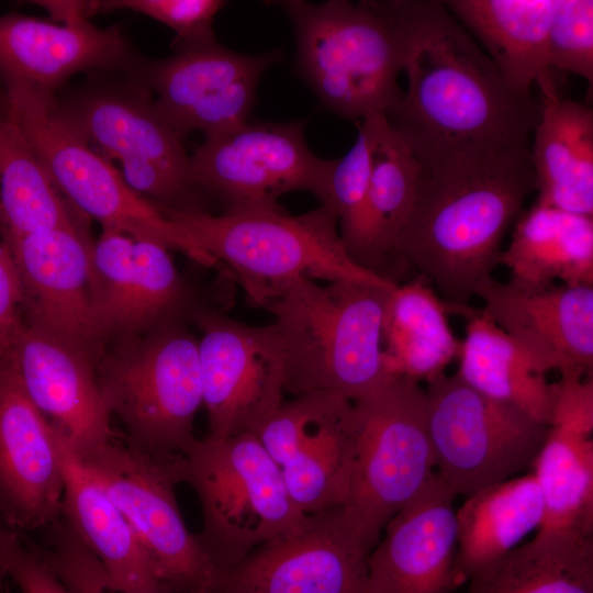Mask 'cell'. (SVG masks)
Segmentation results:
<instances>
[{"instance_id": "6da1fadb", "label": "cell", "mask_w": 593, "mask_h": 593, "mask_svg": "<svg viewBox=\"0 0 593 593\" xmlns=\"http://www.w3.org/2000/svg\"><path fill=\"white\" fill-rule=\"evenodd\" d=\"M537 191L530 144L472 145L421 164L394 257L457 313L501 265L502 244Z\"/></svg>"}, {"instance_id": "7a4b0ae2", "label": "cell", "mask_w": 593, "mask_h": 593, "mask_svg": "<svg viewBox=\"0 0 593 593\" xmlns=\"http://www.w3.org/2000/svg\"><path fill=\"white\" fill-rule=\"evenodd\" d=\"M407 88L384 116L421 164L472 145L529 142L541 102L504 82L438 0H393Z\"/></svg>"}, {"instance_id": "3957f363", "label": "cell", "mask_w": 593, "mask_h": 593, "mask_svg": "<svg viewBox=\"0 0 593 593\" xmlns=\"http://www.w3.org/2000/svg\"><path fill=\"white\" fill-rule=\"evenodd\" d=\"M398 284V283H396ZM298 279L265 309L275 321L284 391H331L351 401L382 385V321L395 286Z\"/></svg>"}, {"instance_id": "277c9868", "label": "cell", "mask_w": 593, "mask_h": 593, "mask_svg": "<svg viewBox=\"0 0 593 593\" xmlns=\"http://www.w3.org/2000/svg\"><path fill=\"white\" fill-rule=\"evenodd\" d=\"M269 3L289 18L296 72L325 109L357 121L391 111L405 51L393 0Z\"/></svg>"}, {"instance_id": "5b68a950", "label": "cell", "mask_w": 593, "mask_h": 593, "mask_svg": "<svg viewBox=\"0 0 593 593\" xmlns=\"http://www.w3.org/2000/svg\"><path fill=\"white\" fill-rule=\"evenodd\" d=\"M192 242L223 262L254 304L264 306L298 279L395 282L358 266L347 254L337 220L318 206L301 215L281 210H174L155 204Z\"/></svg>"}, {"instance_id": "8992f818", "label": "cell", "mask_w": 593, "mask_h": 593, "mask_svg": "<svg viewBox=\"0 0 593 593\" xmlns=\"http://www.w3.org/2000/svg\"><path fill=\"white\" fill-rule=\"evenodd\" d=\"M178 468L180 483L199 500L202 527L195 535L215 572L237 564L305 516L254 433L197 438Z\"/></svg>"}, {"instance_id": "52a82bcc", "label": "cell", "mask_w": 593, "mask_h": 593, "mask_svg": "<svg viewBox=\"0 0 593 593\" xmlns=\"http://www.w3.org/2000/svg\"><path fill=\"white\" fill-rule=\"evenodd\" d=\"M4 116L21 132L79 213L97 220L102 228L178 250L201 266L216 265L182 227L132 189L122 172L90 146L54 96L14 83H4Z\"/></svg>"}, {"instance_id": "ba28073f", "label": "cell", "mask_w": 593, "mask_h": 593, "mask_svg": "<svg viewBox=\"0 0 593 593\" xmlns=\"http://www.w3.org/2000/svg\"><path fill=\"white\" fill-rule=\"evenodd\" d=\"M99 391L124 441L150 456L181 458L197 439L203 405L198 339L175 322L123 339L96 363Z\"/></svg>"}, {"instance_id": "9c48e42d", "label": "cell", "mask_w": 593, "mask_h": 593, "mask_svg": "<svg viewBox=\"0 0 593 593\" xmlns=\"http://www.w3.org/2000/svg\"><path fill=\"white\" fill-rule=\"evenodd\" d=\"M354 461L345 517L370 552L388 522L429 483L435 458L425 390L390 377L354 401Z\"/></svg>"}, {"instance_id": "30bf717a", "label": "cell", "mask_w": 593, "mask_h": 593, "mask_svg": "<svg viewBox=\"0 0 593 593\" xmlns=\"http://www.w3.org/2000/svg\"><path fill=\"white\" fill-rule=\"evenodd\" d=\"M435 472L452 493L469 496L532 468L548 426L491 399L456 373L425 390Z\"/></svg>"}, {"instance_id": "8fae6325", "label": "cell", "mask_w": 593, "mask_h": 593, "mask_svg": "<svg viewBox=\"0 0 593 593\" xmlns=\"http://www.w3.org/2000/svg\"><path fill=\"white\" fill-rule=\"evenodd\" d=\"M77 458L127 519L161 585L170 593H208L215 569L178 506L180 458L150 456L115 438Z\"/></svg>"}, {"instance_id": "7c38bea8", "label": "cell", "mask_w": 593, "mask_h": 593, "mask_svg": "<svg viewBox=\"0 0 593 593\" xmlns=\"http://www.w3.org/2000/svg\"><path fill=\"white\" fill-rule=\"evenodd\" d=\"M332 160L315 156L304 122H254L205 136L190 156L192 187L217 198L225 211L281 210L291 191L321 193Z\"/></svg>"}, {"instance_id": "4fadbf2b", "label": "cell", "mask_w": 593, "mask_h": 593, "mask_svg": "<svg viewBox=\"0 0 593 593\" xmlns=\"http://www.w3.org/2000/svg\"><path fill=\"white\" fill-rule=\"evenodd\" d=\"M61 109L97 153L121 164L136 192L168 209L203 210L190 181V156L146 88L96 92Z\"/></svg>"}, {"instance_id": "5bb4252c", "label": "cell", "mask_w": 593, "mask_h": 593, "mask_svg": "<svg viewBox=\"0 0 593 593\" xmlns=\"http://www.w3.org/2000/svg\"><path fill=\"white\" fill-rule=\"evenodd\" d=\"M254 434L301 513L346 503L354 461V401L331 391L301 393L283 401Z\"/></svg>"}, {"instance_id": "9a60e30c", "label": "cell", "mask_w": 593, "mask_h": 593, "mask_svg": "<svg viewBox=\"0 0 593 593\" xmlns=\"http://www.w3.org/2000/svg\"><path fill=\"white\" fill-rule=\"evenodd\" d=\"M194 321L209 437L255 433L283 403L279 343L270 325L251 326L214 311Z\"/></svg>"}, {"instance_id": "2e32d148", "label": "cell", "mask_w": 593, "mask_h": 593, "mask_svg": "<svg viewBox=\"0 0 593 593\" xmlns=\"http://www.w3.org/2000/svg\"><path fill=\"white\" fill-rule=\"evenodd\" d=\"M369 551L342 506L306 514L237 564L208 593H365Z\"/></svg>"}, {"instance_id": "e0dca14e", "label": "cell", "mask_w": 593, "mask_h": 593, "mask_svg": "<svg viewBox=\"0 0 593 593\" xmlns=\"http://www.w3.org/2000/svg\"><path fill=\"white\" fill-rule=\"evenodd\" d=\"M280 57L279 51L240 54L213 40L175 48L172 56L143 66L142 74L158 112L180 138L193 131L210 136L247 122L261 76Z\"/></svg>"}, {"instance_id": "ac0fdd59", "label": "cell", "mask_w": 593, "mask_h": 593, "mask_svg": "<svg viewBox=\"0 0 593 593\" xmlns=\"http://www.w3.org/2000/svg\"><path fill=\"white\" fill-rule=\"evenodd\" d=\"M63 25L20 13L0 15V79L37 92L54 91L74 75L115 70L132 63L118 26L100 29L88 21L81 1H34Z\"/></svg>"}, {"instance_id": "d6986e66", "label": "cell", "mask_w": 593, "mask_h": 593, "mask_svg": "<svg viewBox=\"0 0 593 593\" xmlns=\"http://www.w3.org/2000/svg\"><path fill=\"white\" fill-rule=\"evenodd\" d=\"M22 290L23 323L60 337L91 357L99 351L92 307V247L82 224L4 244Z\"/></svg>"}, {"instance_id": "ffe728a7", "label": "cell", "mask_w": 593, "mask_h": 593, "mask_svg": "<svg viewBox=\"0 0 593 593\" xmlns=\"http://www.w3.org/2000/svg\"><path fill=\"white\" fill-rule=\"evenodd\" d=\"M64 440L0 358V518L16 532L44 529L60 516Z\"/></svg>"}, {"instance_id": "44dd1931", "label": "cell", "mask_w": 593, "mask_h": 593, "mask_svg": "<svg viewBox=\"0 0 593 593\" xmlns=\"http://www.w3.org/2000/svg\"><path fill=\"white\" fill-rule=\"evenodd\" d=\"M8 358L35 407L76 457L115 438L103 404L96 362L71 343L23 323Z\"/></svg>"}, {"instance_id": "7402d4cb", "label": "cell", "mask_w": 593, "mask_h": 593, "mask_svg": "<svg viewBox=\"0 0 593 593\" xmlns=\"http://www.w3.org/2000/svg\"><path fill=\"white\" fill-rule=\"evenodd\" d=\"M475 296L541 373L592 376L593 287L532 288L491 278Z\"/></svg>"}, {"instance_id": "603a6c76", "label": "cell", "mask_w": 593, "mask_h": 593, "mask_svg": "<svg viewBox=\"0 0 593 593\" xmlns=\"http://www.w3.org/2000/svg\"><path fill=\"white\" fill-rule=\"evenodd\" d=\"M456 495L437 473L385 525L367 560L365 593H452Z\"/></svg>"}, {"instance_id": "cb8c5ba5", "label": "cell", "mask_w": 593, "mask_h": 593, "mask_svg": "<svg viewBox=\"0 0 593 593\" xmlns=\"http://www.w3.org/2000/svg\"><path fill=\"white\" fill-rule=\"evenodd\" d=\"M455 19L490 58L506 86L532 97H559L548 63V30L555 0H449Z\"/></svg>"}, {"instance_id": "d4e9b609", "label": "cell", "mask_w": 593, "mask_h": 593, "mask_svg": "<svg viewBox=\"0 0 593 593\" xmlns=\"http://www.w3.org/2000/svg\"><path fill=\"white\" fill-rule=\"evenodd\" d=\"M419 170L421 163L405 142L383 115H378L366 197L339 231L347 254L358 266L385 278L383 269L394 257L395 240L411 210Z\"/></svg>"}, {"instance_id": "484cf974", "label": "cell", "mask_w": 593, "mask_h": 593, "mask_svg": "<svg viewBox=\"0 0 593 593\" xmlns=\"http://www.w3.org/2000/svg\"><path fill=\"white\" fill-rule=\"evenodd\" d=\"M60 516L115 586L170 593L157 580L135 533L105 486L65 440Z\"/></svg>"}, {"instance_id": "4316f807", "label": "cell", "mask_w": 593, "mask_h": 593, "mask_svg": "<svg viewBox=\"0 0 593 593\" xmlns=\"http://www.w3.org/2000/svg\"><path fill=\"white\" fill-rule=\"evenodd\" d=\"M593 409L558 404L533 465L544 502L538 530L593 536ZM537 530V532H538Z\"/></svg>"}, {"instance_id": "83f0119b", "label": "cell", "mask_w": 593, "mask_h": 593, "mask_svg": "<svg viewBox=\"0 0 593 593\" xmlns=\"http://www.w3.org/2000/svg\"><path fill=\"white\" fill-rule=\"evenodd\" d=\"M530 155L535 204L593 217V111L560 97L541 100Z\"/></svg>"}, {"instance_id": "f1b7e54d", "label": "cell", "mask_w": 593, "mask_h": 593, "mask_svg": "<svg viewBox=\"0 0 593 593\" xmlns=\"http://www.w3.org/2000/svg\"><path fill=\"white\" fill-rule=\"evenodd\" d=\"M544 517L542 496L529 472L466 496L456 508L457 583L469 581L537 532Z\"/></svg>"}, {"instance_id": "f546056e", "label": "cell", "mask_w": 593, "mask_h": 593, "mask_svg": "<svg viewBox=\"0 0 593 593\" xmlns=\"http://www.w3.org/2000/svg\"><path fill=\"white\" fill-rule=\"evenodd\" d=\"M501 265L525 287H593V217L534 203L515 222Z\"/></svg>"}, {"instance_id": "4dcf8cb0", "label": "cell", "mask_w": 593, "mask_h": 593, "mask_svg": "<svg viewBox=\"0 0 593 593\" xmlns=\"http://www.w3.org/2000/svg\"><path fill=\"white\" fill-rule=\"evenodd\" d=\"M457 314L467 324L460 340L456 374L480 393L513 405L549 425L555 383L548 382L525 351L483 309L467 306Z\"/></svg>"}, {"instance_id": "1f68e13d", "label": "cell", "mask_w": 593, "mask_h": 593, "mask_svg": "<svg viewBox=\"0 0 593 593\" xmlns=\"http://www.w3.org/2000/svg\"><path fill=\"white\" fill-rule=\"evenodd\" d=\"M449 307L419 276L389 293L383 321V366L388 376L427 383L458 357L460 340L448 322Z\"/></svg>"}, {"instance_id": "d6a6232c", "label": "cell", "mask_w": 593, "mask_h": 593, "mask_svg": "<svg viewBox=\"0 0 593 593\" xmlns=\"http://www.w3.org/2000/svg\"><path fill=\"white\" fill-rule=\"evenodd\" d=\"M463 593H593V536L538 530L472 577Z\"/></svg>"}, {"instance_id": "836d02e7", "label": "cell", "mask_w": 593, "mask_h": 593, "mask_svg": "<svg viewBox=\"0 0 593 593\" xmlns=\"http://www.w3.org/2000/svg\"><path fill=\"white\" fill-rule=\"evenodd\" d=\"M16 126L0 116V237H20L83 224Z\"/></svg>"}, {"instance_id": "e575fe53", "label": "cell", "mask_w": 593, "mask_h": 593, "mask_svg": "<svg viewBox=\"0 0 593 593\" xmlns=\"http://www.w3.org/2000/svg\"><path fill=\"white\" fill-rule=\"evenodd\" d=\"M193 310L192 295L179 275L169 249L154 242L135 240L133 275L119 337L143 335L168 323L183 322Z\"/></svg>"}, {"instance_id": "d590c367", "label": "cell", "mask_w": 593, "mask_h": 593, "mask_svg": "<svg viewBox=\"0 0 593 593\" xmlns=\"http://www.w3.org/2000/svg\"><path fill=\"white\" fill-rule=\"evenodd\" d=\"M134 239L102 228L92 247V307L101 342L119 337L133 275Z\"/></svg>"}, {"instance_id": "8d00e7d4", "label": "cell", "mask_w": 593, "mask_h": 593, "mask_svg": "<svg viewBox=\"0 0 593 593\" xmlns=\"http://www.w3.org/2000/svg\"><path fill=\"white\" fill-rule=\"evenodd\" d=\"M378 115L360 121L355 144L345 156L332 159L323 189L316 197L320 206L329 212L339 225L356 214L366 197Z\"/></svg>"}, {"instance_id": "74e56055", "label": "cell", "mask_w": 593, "mask_h": 593, "mask_svg": "<svg viewBox=\"0 0 593 593\" xmlns=\"http://www.w3.org/2000/svg\"><path fill=\"white\" fill-rule=\"evenodd\" d=\"M225 5L222 0H104L82 1L85 15L131 10L149 16L176 33L174 48L215 40L214 16Z\"/></svg>"}, {"instance_id": "f35d334b", "label": "cell", "mask_w": 593, "mask_h": 593, "mask_svg": "<svg viewBox=\"0 0 593 593\" xmlns=\"http://www.w3.org/2000/svg\"><path fill=\"white\" fill-rule=\"evenodd\" d=\"M550 69L593 83V1L555 0L548 30Z\"/></svg>"}, {"instance_id": "ab89813d", "label": "cell", "mask_w": 593, "mask_h": 593, "mask_svg": "<svg viewBox=\"0 0 593 593\" xmlns=\"http://www.w3.org/2000/svg\"><path fill=\"white\" fill-rule=\"evenodd\" d=\"M45 532L47 546H37V551L71 593H161L115 586L65 521L55 522Z\"/></svg>"}, {"instance_id": "60d3db41", "label": "cell", "mask_w": 593, "mask_h": 593, "mask_svg": "<svg viewBox=\"0 0 593 593\" xmlns=\"http://www.w3.org/2000/svg\"><path fill=\"white\" fill-rule=\"evenodd\" d=\"M0 578L11 579L21 593H71L44 562L35 545L5 526L0 528Z\"/></svg>"}, {"instance_id": "b9f144b4", "label": "cell", "mask_w": 593, "mask_h": 593, "mask_svg": "<svg viewBox=\"0 0 593 593\" xmlns=\"http://www.w3.org/2000/svg\"><path fill=\"white\" fill-rule=\"evenodd\" d=\"M23 325L22 290L12 257L0 237V358Z\"/></svg>"}, {"instance_id": "7bdbcfd3", "label": "cell", "mask_w": 593, "mask_h": 593, "mask_svg": "<svg viewBox=\"0 0 593 593\" xmlns=\"http://www.w3.org/2000/svg\"><path fill=\"white\" fill-rule=\"evenodd\" d=\"M0 593H7L4 583L0 584Z\"/></svg>"}]
</instances>
